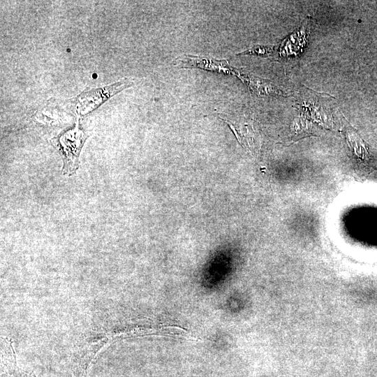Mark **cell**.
<instances>
[{
    "mask_svg": "<svg viewBox=\"0 0 377 377\" xmlns=\"http://www.w3.org/2000/svg\"><path fill=\"white\" fill-rule=\"evenodd\" d=\"M8 377H35V376H31L30 374L21 371L20 370L17 369V367L15 365V369L13 371V373Z\"/></svg>",
    "mask_w": 377,
    "mask_h": 377,
    "instance_id": "obj_6",
    "label": "cell"
},
{
    "mask_svg": "<svg viewBox=\"0 0 377 377\" xmlns=\"http://www.w3.org/2000/svg\"><path fill=\"white\" fill-rule=\"evenodd\" d=\"M172 64L180 68H199L220 73L238 76L239 71L230 66L227 60H216L193 55H182L176 58Z\"/></svg>",
    "mask_w": 377,
    "mask_h": 377,
    "instance_id": "obj_3",
    "label": "cell"
},
{
    "mask_svg": "<svg viewBox=\"0 0 377 377\" xmlns=\"http://www.w3.org/2000/svg\"><path fill=\"white\" fill-rule=\"evenodd\" d=\"M133 84L128 80L98 88L87 89L75 98V108L80 115H85L96 109L110 97Z\"/></svg>",
    "mask_w": 377,
    "mask_h": 377,
    "instance_id": "obj_1",
    "label": "cell"
},
{
    "mask_svg": "<svg viewBox=\"0 0 377 377\" xmlns=\"http://www.w3.org/2000/svg\"><path fill=\"white\" fill-rule=\"evenodd\" d=\"M272 50V49L271 47L256 45L251 49L247 50L246 51L242 52L239 54H257L265 57L271 54Z\"/></svg>",
    "mask_w": 377,
    "mask_h": 377,
    "instance_id": "obj_5",
    "label": "cell"
},
{
    "mask_svg": "<svg viewBox=\"0 0 377 377\" xmlns=\"http://www.w3.org/2000/svg\"><path fill=\"white\" fill-rule=\"evenodd\" d=\"M249 89L257 95H281L279 90L273 83L251 75L239 73L237 76Z\"/></svg>",
    "mask_w": 377,
    "mask_h": 377,
    "instance_id": "obj_4",
    "label": "cell"
},
{
    "mask_svg": "<svg viewBox=\"0 0 377 377\" xmlns=\"http://www.w3.org/2000/svg\"><path fill=\"white\" fill-rule=\"evenodd\" d=\"M86 138L87 136L80 128L78 124L74 128L66 131L59 137V142L64 159V170L71 172L76 169L79 154Z\"/></svg>",
    "mask_w": 377,
    "mask_h": 377,
    "instance_id": "obj_2",
    "label": "cell"
}]
</instances>
